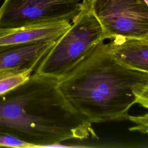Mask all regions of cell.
Listing matches in <instances>:
<instances>
[{"mask_svg":"<svg viewBox=\"0 0 148 148\" xmlns=\"http://www.w3.org/2000/svg\"><path fill=\"white\" fill-rule=\"evenodd\" d=\"M72 106L91 123L128 120L132 105L148 108V72L117 60L104 40L58 80Z\"/></svg>","mask_w":148,"mask_h":148,"instance_id":"1","label":"cell"},{"mask_svg":"<svg viewBox=\"0 0 148 148\" xmlns=\"http://www.w3.org/2000/svg\"><path fill=\"white\" fill-rule=\"evenodd\" d=\"M71 24L42 59L34 73L59 80L100 41L107 39L102 25L91 10L87 0L81 3L80 10Z\"/></svg>","mask_w":148,"mask_h":148,"instance_id":"2","label":"cell"},{"mask_svg":"<svg viewBox=\"0 0 148 148\" xmlns=\"http://www.w3.org/2000/svg\"><path fill=\"white\" fill-rule=\"evenodd\" d=\"M107 39L148 38V3L145 0H87Z\"/></svg>","mask_w":148,"mask_h":148,"instance_id":"3","label":"cell"},{"mask_svg":"<svg viewBox=\"0 0 148 148\" xmlns=\"http://www.w3.org/2000/svg\"><path fill=\"white\" fill-rule=\"evenodd\" d=\"M80 0H4L0 27L16 28L69 21L80 10Z\"/></svg>","mask_w":148,"mask_h":148,"instance_id":"4","label":"cell"},{"mask_svg":"<svg viewBox=\"0 0 148 148\" xmlns=\"http://www.w3.org/2000/svg\"><path fill=\"white\" fill-rule=\"evenodd\" d=\"M56 41L1 46L0 68H14L32 73Z\"/></svg>","mask_w":148,"mask_h":148,"instance_id":"5","label":"cell"},{"mask_svg":"<svg viewBox=\"0 0 148 148\" xmlns=\"http://www.w3.org/2000/svg\"><path fill=\"white\" fill-rule=\"evenodd\" d=\"M71 24L69 21H60L22 27H0V46L34 42L56 41L69 28Z\"/></svg>","mask_w":148,"mask_h":148,"instance_id":"6","label":"cell"},{"mask_svg":"<svg viewBox=\"0 0 148 148\" xmlns=\"http://www.w3.org/2000/svg\"><path fill=\"white\" fill-rule=\"evenodd\" d=\"M106 43L113 56L131 68L148 72V38L117 36Z\"/></svg>","mask_w":148,"mask_h":148,"instance_id":"7","label":"cell"},{"mask_svg":"<svg viewBox=\"0 0 148 148\" xmlns=\"http://www.w3.org/2000/svg\"><path fill=\"white\" fill-rule=\"evenodd\" d=\"M32 73L14 68H0V95L25 82Z\"/></svg>","mask_w":148,"mask_h":148,"instance_id":"8","label":"cell"},{"mask_svg":"<svg viewBox=\"0 0 148 148\" xmlns=\"http://www.w3.org/2000/svg\"><path fill=\"white\" fill-rule=\"evenodd\" d=\"M1 147L30 148L32 147V146L17 136L0 132V147Z\"/></svg>","mask_w":148,"mask_h":148,"instance_id":"9","label":"cell"},{"mask_svg":"<svg viewBox=\"0 0 148 148\" xmlns=\"http://www.w3.org/2000/svg\"><path fill=\"white\" fill-rule=\"evenodd\" d=\"M128 120L131 121L135 123L136 126L132 127L129 128L130 131H138L145 135L147 134L148 129V114L146 113L145 115L139 116H130L128 117Z\"/></svg>","mask_w":148,"mask_h":148,"instance_id":"10","label":"cell"},{"mask_svg":"<svg viewBox=\"0 0 148 148\" xmlns=\"http://www.w3.org/2000/svg\"><path fill=\"white\" fill-rule=\"evenodd\" d=\"M145 1L146 2H147V3H148V0H145Z\"/></svg>","mask_w":148,"mask_h":148,"instance_id":"11","label":"cell"}]
</instances>
